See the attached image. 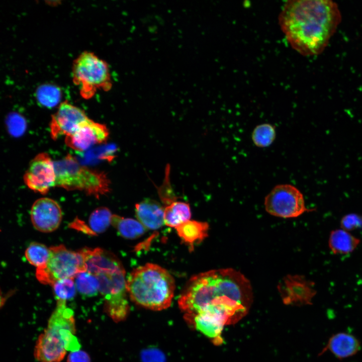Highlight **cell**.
I'll use <instances>...</instances> for the list:
<instances>
[{
    "label": "cell",
    "instance_id": "obj_1",
    "mask_svg": "<svg viewBox=\"0 0 362 362\" xmlns=\"http://www.w3.org/2000/svg\"><path fill=\"white\" fill-rule=\"evenodd\" d=\"M252 301L249 281L233 268L213 269L192 277L178 304L186 314L209 312L234 324L247 314Z\"/></svg>",
    "mask_w": 362,
    "mask_h": 362
},
{
    "label": "cell",
    "instance_id": "obj_2",
    "mask_svg": "<svg viewBox=\"0 0 362 362\" xmlns=\"http://www.w3.org/2000/svg\"><path fill=\"white\" fill-rule=\"evenodd\" d=\"M341 20L336 3L329 0H293L279 16L282 30L291 46L305 56L318 55L327 46Z\"/></svg>",
    "mask_w": 362,
    "mask_h": 362
},
{
    "label": "cell",
    "instance_id": "obj_3",
    "mask_svg": "<svg viewBox=\"0 0 362 362\" xmlns=\"http://www.w3.org/2000/svg\"><path fill=\"white\" fill-rule=\"evenodd\" d=\"M75 331L73 310L67 306L66 301L57 300L47 326L36 341V359L39 362H60L67 351L80 350L81 345Z\"/></svg>",
    "mask_w": 362,
    "mask_h": 362
},
{
    "label": "cell",
    "instance_id": "obj_4",
    "mask_svg": "<svg viewBox=\"0 0 362 362\" xmlns=\"http://www.w3.org/2000/svg\"><path fill=\"white\" fill-rule=\"evenodd\" d=\"M130 299L153 310H161L171 304L175 290L173 277L164 268L148 263L134 269L126 279Z\"/></svg>",
    "mask_w": 362,
    "mask_h": 362
},
{
    "label": "cell",
    "instance_id": "obj_5",
    "mask_svg": "<svg viewBox=\"0 0 362 362\" xmlns=\"http://www.w3.org/2000/svg\"><path fill=\"white\" fill-rule=\"evenodd\" d=\"M54 164L55 187L83 191L97 198L111 191V182L105 173L82 165L70 154L54 161Z\"/></svg>",
    "mask_w": 362,
    "mask_h": 362
},
{
    "label": "cell",
    "instance_id": "obj_6",
    "mask_svg": "<svg viewBox=\"0 0 362 362\" xmlns=\"http://www.w3.org/2000/svg\"><path fill=\"white\" fill-rule=\"evenodd\" d=\"M72 72L73 82L85 99L92 98L98 89L111 87L108 64L93 52L81 53L73 62Z\"/></svg>",
    "mask_w": 362,
    "mask_h": 362
},
{
    "label": "cell",
    "instance_id": "obj_7",
    "mask_svg": "<svg viewBox=\"0 0 362 362\" xmlns=\"http://www.w3.org/2000/svg\"><path fill=\"white\" fill-rule=\"evenodd\" d=\"M94 276L99 282V292L104 299L106 312L115 322L123 320L129 313V306L125 271L122 263Z\"/></svg>",
    "mask_w": 362,
    "mask_h": 362
},
{
    "label": "cell",
    "instance_id": "obj_8",
    "mask_svg": "<svg viewBox=\"0 0 362 362\" xmlns=\"http://www.w3.org/2000/svg\"><path fill=\"white\" fill-rule=\"evenodd\" d=\"M50 257L43 266L36 268V277L41 283L52 286L57 281L74 279L85 272L83 256L79 250L73 251L63 245L51 246Z\"/></svg>",
    "mask_w": 362,
    "mask_h": 362
},
{
    "label": "cell",
    "instance_id": "obj_9",
    "mask_svg": "<svg viewBox=\"0 0 362 362\" xmlns=\"http://www.w3.org/2000/svg\"><path fill=\"white\" fill-rule=\"evenodd\" d=\"M264 205L269 214L285 218L297 217L310 211L305 206L301 191L288 184L275 186L265 196Z\"/></svg>",
    "mask_w": 362,
    "mask_h": 362
},
{
    "label": "cell",
    "instance_id": "obj_10",
    "mask_svg": "<svg viewBox=\"0 0 362 362\" xmlns=\"http://www.w3.org/2000/svg\"><path fill=\"white\" fill-rule=\"evenodd\" d=\"M24 180L30 189L42 195L46 194L50 188L55 187L54 161L48 154L39 153L31 161L24 175Z\"/></svg>",
    "mask_w": 362,
    "mask_h": 362
},
{
    "label": "cell",
    "instance_id": "obj_11",
    "mask_svg": "<svg viewBox=\"0 0 362 362\" xmlns=\"http://www.w3.org/2000/svg\"><path fill=\"white\" fill-rule=\"evenodd\" d=\"M109 136V130L105 125L88 118L72 133L65 136V143L74 150L84 151L96 144L105 143Z\"/></svg>",
    "mask_w": 362,
    "mask_h": 362
},
{
    "label": "cell",
    "instance_id": "obj_12",
    "mask_svg": "<svg viewBox=\"0 0 362 362\" xmlns=\"http://www.w3.org/2000/svg\"><path fill=\"white\" fill-rule=\"evenodd\" d=\"M88 118L83 111L67 101L60 104L51 117L49 127L51 138L55 140L59 137L72 133Z\"/></svg>",
    "mask_w": 362,
    "mask_h": 362
},
{
    "label": "cell",
    "instance_id": "obj_13",
    "mask_svg": "<svg viewBox=\"0 0 362 362\" xmlns=\"http://www.w3.org/2000/svg\"><path fill=\"white\" fill-rule=\"evenodd\" d=\"M34 228L44 233L57 229L62 220V213L58 203L48 198L37 200L33 204L30 213Z\"/></svg>",
    "mask_w": 362,
    "mask_h": 362
},
{
    "label": "cell",
    "instance_id": "obj_14",
    "mask_svg": "<svg viewBox=\"0 0 362 362\" xmlns=\"http://www.w3.org/2000/svg\"><path fill=\"white\" fill-rule=\"evenodd\" d=\"M313 283L302 276H289L281 285L280 291L286 303L309 305L316 294Z\"/></svg>",
    "mask_w": 362,
    "mask_h": 362
},
{
    "label": "cell",
    "instance_id": "obj_15",
    "mask_svg": "<svg viewBox=\"0 0 362 362\" xmlns=\"http://www.w3.org/2000/svg\"><path fill=\"white\" fill-rule=\"evenodd\" d=\"M187 322L195 329L208 337L212 339L216 344L222 343L221 334L225 325H228L223 316L209 312H201L195 314H185Z\"/></svg>",
    "mask_w": 362,
    "mask_h": 362
},
{
    "label": "cell",
    "instance_id": "obj_16",
    "mask_svg": "<svg viewBox=\"0 0 362 362\" xmlns=\"http://www.w3.org/2000/svg\"><path fill=\"white\" fill-rule=\"evenodd\" d=\"M360 349V342L355 336L346 332H339L329 338L319 355L329 351L337 358L342 359L353 356Z\"/></svg>",
    "mask_w": 362,
    "mask_h": 362
},
{
    "label": "cell",
    "instance_id": "obj_17",
    "mask_svg": "<svg viewBox=\"0 0 362 362\" xmlns=\"http://www.w3.org/2000/svg\"><path fill=\"white\" fill-rule=\"evenodd\" d=\"M164 208L157 201L147 199L135 205V213L139 221L146 229L160 228L164 223Z\"/></svg>",
    "mask_w": 362,
    "mask_h": 362
},
{
    "label": "cell",
    "instance_id": "obj_18",
    "mask_svg": "<svg viewBox=\"0 0 362 362\" xmlns=\"http://www.w3.org/2000/svg\"><path fill=\"white\" fill-rule=\"evenodd\" d=\"M182 240L193 249L195 244L199 243L208 236L209 224L205 222L189 220L175 228Z\"/></svg>",
    "mask_w": 362,
    "mask_h": 362
},
{
    "label": "cell",
    "instance_id": "obj_19",
    "mask_svg": "<svg viewBox=\"0 0 362 362\" xmlns=\"http://www.w3.org/2000/svg\"><path fill=\"white\" fill-rule=\"evenodd\" d=\"M360 242L359 239L343 229L333 230L330 234L328 244L335 254H346L352 252Z\"/></svg>",
    "mask_w": 362,
    "mask_h": 362
},
{
    "label": "cell",
    "instance_id": "obj_20",
    "mask_svg": "<svg viewBox=\"0 0 362 362\" xmlns=\"http://www.w3.org/2000/svg\"><path fill=\"white\" fill-rule=\"evenodd\" d=\"M191 209L188 203L174 201L166 205L164 211V223L166 226L176 227L190 220Z\"/></svg>",
    "mask_w": 362,
    "mask_h": 362
},
{
    "label": "cell",
    "instance_id": "obj_21",
    "mask_svg": "<svg viewBox=\"0 0 362 362\" xmlns=\"http://www.w3.org/2000/svg\"><path fill=\"white\" fill-rule=\"evenodd\" d=\"M111 225L116 229L122 237L130 239L141 236L146 229L138 221L117 215H113Z\"/></svg>",
    "mask_w": 362,
    "mask_h": 362
},
{
    "label": "cell",
    "instance_id": "obj_22",
    "mask_svg": "<svg viewBox=\"0 0 362 362\" xmlns=\"http://www.w3.org/2000/svg\"><path fill=\"white\" fill-rule=\"evenodd\" d=\"M112 216L107 208L102 207L95 210L90 215L86 224L90 235H97L104 232L111 224Z\"/></svg>",
    "mask_w": 362,
    "mask_h": 362
},
{
    "label": "cell",
    "instance_id": "obj_23",
    "mask_svg": "<svg viewBox=\"0 0 362 362\" xmlns=\"http://www.w3.org/2000/svg\"><path fill=\"white\" fill-rule=\"evenodd\" d=\"M77 291L82 295L92 297L99 292V282L95 276L85 271L79 273L74 278Z\"/></svg>",
    "mask_w": 362,
    "mask_h": 362
},
{
    "label": "cell",
    "instance_id": "obj_24",
    "mask_svg": "<svg viewBox=\"0 0 362 362\" xmlns=\"http://www.w3.org/2000/svg\"><path fill=\"white\" fill-rule=\"evenodd\" d=\"M276 138V127L269 123H263L257 125L251 133V139L253 144L260 148L269 146L274 142Z\"/></svg>",
    "mask_w": 362,
    "mask_h": 362
},
{
    "label": "cell",
    "instance_id": "obj_25",
    "mask_svg": "<svg viewBox=\"0 0 362 362\" xmlns=\"http://www.w3.org/2000/svg\"><path fill=\"white\" fill-rule=\"evenodd\" d=\"M28 261L36 268L41 267L47 262L50 255V247L38 242H32L25 252Z\"/></svg>",
    "mask_w": 362,
    "mask_h": 362
},
{
    "label": "cell",
    "instance_id": "obj_26",
    "mask_svg": "<svg viewBox=\"0 0 362 362\" xmlns=\"http://www.w3.org/2000/svg\"><path fill=\"white\" fill-rule=\"evenodd\" d=\"M36 94L39 104L49 108L55 107L61 99L60 90L54 85H42L37 88Z\"/></svg>",
    "mask_w": 362,
    "mask_h": 362
},
{
    "label": "cell",
    "instance_id": "obj_27",
    "mask_svg": "<svg viewBox=\"0 0 362 362\" xmlns=\"http://www.w3.org/2000/svg\"><path fill=\"white\" fill-rule=\"evenodd\" d=\"M57 300H72L76 292V288L74 279H63L56 282L52 286Z\"/></svg>",
    "mask_w": 362,
    "mask_h": 362
},
{
    "label": "cell",
    "instance_id": "obj_28",
    "mask_svg": "<svg viewBox=\"0 0 362 362\" xmlns=\"http://www.w3.org/2000/svg\"><path fill=\"white\" fill-rule=\"evenodd\" d=\"M6 124L9 133L14 137L21 136L26 129V123L23 117L18 113L10 114L7 118Z\"/></svg>",
    "mask_w": 362,
    "mask_h": 362
},
{
    "label": "cell",
    "instance_id": "obj_29",
    "mask_svg": "<svg viewBox=\"0 0 362 362\" xmlns=\"http://www.w3.org/2000/svg\"><path fill=\"white\" fill-rule=\"evenodd\" d=\"M342 229L349 231L362 226V218L355 214H349L341 221Z\"/></svg>",
    "mask_w": 362,
    "mask_h": 362
},
{
    "label": "cell",
    "instance_id": "obj_30",
    "mask_svg": "<svg viewBox=\"0 0 362 362\" xmlns=\"http://www.w3.org/2000/svg\"><path fill=\"white\" fill-rule=\"evenodd\" d=\"M67 362H90V358L85 351L78 350L69 353Z\"/></svg>",
    "mask_w": 362,
    "mask_h": 362
}]
</instances>
